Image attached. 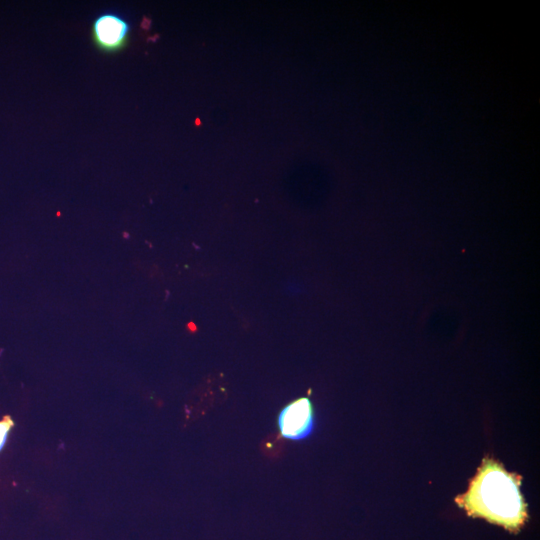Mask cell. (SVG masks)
<instances>
[{"instance_id":"obj_3","label":"cell","mask_w":540,"mask_h":540,"mask_svg":"<svg viewBox=\"0 0 540 540\" xmlns=\"http://www.w3.org/2000/svg\"><path fill=\"white\" fill-rule=\"evenodd\" d=\"M277 425L280 435L288 440L307 438L314 428V411L309 398L300 397L279 412Z\"/></svg>"},{"instance_id":"obj_1","label":"cell","mask_w":540,"mask_h":540,"mask_svg":"<svg viewBox=\"0 0 540 540\" xmlns=\"http://www.w3.org/2000/svg\"><path fill=\"white\" fill-rule=\"evenodd\" d=\"M520 485V476L507 472L498 462L484 458L468 491L455 500L469 515L516 531L528 517Z\"/></svg>"},{"instance_id":"obj_2","label":"cell","mask_w":540,"mask_h":540,"mask_svg":"<svg viewBox=\"0 0 540 540\" xmlns=\"http://www.w3.org/2000/svg\"><path fill=\"white\" fill-rule=\"evenodd\" d=\"M130 25L115 12L99 14L92 23L91 38L95 47L104 53H117L129 43Z\"/></svg>"},{"instance_id":"obj_5","label":"cell","mask_w":540,"mask_h":540,"mask_svg":"<svg viewBox=\"0 0 540 540\" xmlns=\"http://www.w3.org/2000/svg\"><path fill=\"white\" fill-rule=\"evenodd\" d=\"M123 235H125V238H128V234H126V233H123Z\"/></svg>"},{"instance_id":"obj_4","label":"cell","mask_w":540,"mask_h":540,"mask_svg":"<svg viewBox=\"0 0 540 540\" xmlns=\"http://www.w3.org/2000/svg\"><path fill=\"white\" fill-rule=\"evenodd\" d=\"M13 426V421L9 416L4 417L2 420H0V450L3 448L8 433Z\"/></svg>"}]
</instances>
